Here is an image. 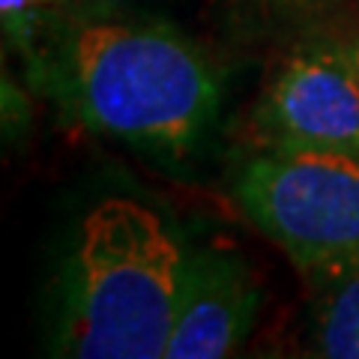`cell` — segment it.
<instances>
[{
	"mask_svg": "<svg viewBox=\"0 0 359 359\" xmlns=\"http://www.w3.org/2000/svg\"><path fill=\"white\" fill-rule=\"evenodd\" d=\"M264 306L252 264L231 245L186 249L165 359H222L252 335Z\"/></svg>",
	"mask_w": 359,
	"mask_h": 359,
	"instance_id": "cell-5",
	"label": "cell"
},
{
	"mask_svg": "<svg viewBox=\"0 0 359 359\" xmlns=\"http://www.w3.org/2000/svg\"><path fill=\"white\" fill-rule=\"evenodd\" d=\"M347 45H351V54H353V60H356V66H359V36L347 39Z\"/></svg>",
	"mask_w": 359,
	"mask_h": 359,
	"instance_id": "cell-10",
	"label": "cell"
},
{
	"mask_svg": "<svg viewBox=\"0 0 359 359\" xmlns=\"http://www.w3.org/2000/svg\"><path fill=\"white\" fill-rule=\"evenodd\" d=\"M231 192L299 273L359 257V156L264 144L240 165Z\"/></svg>",
	"mask_w": 359,
	"mask_h": 359,
	"instance_id": "cell-3",
	"label": "cell"
},
{
	"mask_svg": "<svg viewBox=\"0 0 359 359\" xmlns=\"http://www.w3.org/2000/svg\"><path fill=\"white\" fill-rule=\"evenodd\" d=\"M269 4H276L282 9H320V6H327L330 0H269Z\"/></svg>",
	"mask_w": 359,
	"mask_h": 359,
	"instance_id": "cell-9",
	"label": "cell"
},
{
	"mask_svg": "<svg viewBox=\"0 0 359 359\" xmlns=\"http://www.w3.org/2000/svg\"><path fill=\"white\" fill-rule=\"evenodd\" d=\"M186 245L162 212L111 195L78 224L63 276V353L78 359H165Z\"/></svg>",
	"mask_w": 359,
	"mask_h": 359,
	"instance_id": "cell-2",
	"label": "cell"
},
{
	"mask_svg": "<svg viewBox=\"0 0 359 359\" xmlns=\"http://www.w3.org/2000/svg\"><path fill=\"white\" fill-rule=\"evenodd\" d=\"M311 282V353L359 359V257L309 276Z\"/></svg>",
	"mask_w": 359,
	"mask_h": 359,
	"instance_id": "cell-6",
	"label": "cell"
},
{
	"mask_svg": "<svg viewBox=\"0 0 359 359\" xmlns=\"http://www.w3.org/2000/svg\"><path fill=\"white\" fill-rule=\"evenodd\" d=\"M30 60L75 123L156 162H189L222 114L216 63L171 21L60 13Z\"/></svg>",
	"mask_w": 359,
	"mask_h": 359,
	"instance_id": "cell-1",
	"label": "cell"
},
{
	"mask_svg": "<svg viewBox=\"0 0 359 359\" xmlns=\"http://www.w3.org/2000/svg\"><path fill=\"white\" fill-rule=\"evenodd\" d=\"M261 144L359 156V66L347 42L297 45L255 105Z\"/></svg>",
	"mask_w": 359,
	"mask_h": 359,
	"instance_id": "cell-4",
	"label": "cell"
},
{
	"mask_svg": "<svg viewBox=\"0 0 359 359\" xmlns=\"http://www.w3.org/2000/svg\"><path fill=\"white\" fill-rule=\"evenodd\" d=\"M60 0H0V18H4V36L13 48L33 57L45 33L60 18Z\"/></svg>",
	"mask_w": 359,
	"mask_h": 359,
	"instance_id": "cell-7",
	"label": "cell"
},
{
	"mask_svg": "<svg viewBox=\"0 0 359 359\" xmlns=\"http://www.w3.org/2000/svg\"><path fill=\"white\" fill-rule=\"evenodd\" d=\"M66 15L78 18H162L183 0H60Z\"/></svg>",
	"mask_w": 359,
	"mask_h": 359,
	"instance_id": "cell-8",
	"label": "cell"
}]
</instances>
